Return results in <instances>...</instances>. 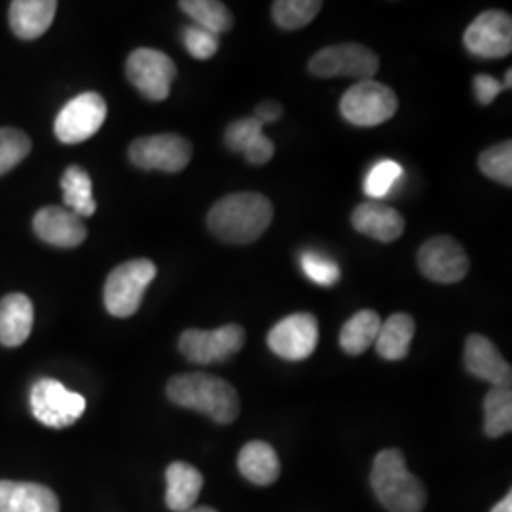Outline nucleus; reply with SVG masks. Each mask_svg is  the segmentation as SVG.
Here are the masks:
<instances>
[{
	"instance_id": "9d476101",
	"label": "nucleus",
	"mask_w": 512,
	"mask_h": 512,
	"mask_svg": "<svg viewBox=\"0 0 512 512\" xmlns=\"http://www.w3.org/2000/svg\"><path fill=\"white\" fill-rule=\"evenodd\" d=\"M129 160L147 171L179 173L192 160V145L175 133L139 137L129 145Z\"/></svg>"
},
{
	"instance_id": "0eeeda50",
	"label": "nucleus",
	"mask_w": 512,
	"mask_h": 512,
	"mask_svg": "<svg viewBox=\"0 0 512 512\" xmlns=\"http://www.w3.org/2000/svg\"><path fill=\"white\" fill-rule=\"evenodd\" d=\"M380 69V59L361 44H338L313 55L308 71L317 78H357L372 80Z\"/></svg>"
},
{
	"instance_id": "473e14b6",
	"label": "nucleus",
	"mask_w": 512,
	"mask_h": 512,
	"mask_svg": "<svg viewBox=\"0 0 512 512\" xmlns=\"http://www.w3.org/2000/svg\"><path fill=\"white\" fill-rule=\"evenodd\" d=\"M262 128L264 126L253 116L251 118H241V120H236L228 126L226 135H224V143H226V147L234 150V152H245L256 137L264 133Z\"/></svg>"
},
{
	"instance_id": "39448f33",
	"label": "nucleus",
	"mask_w": 512,
	"mask_h": 512,
	"mask_svg": "<svg viewBox=\"0 0 512 512\" xmlns=\"http://www.w3.org/2000/svg\"><path fill=\"white\" fill-rule=\"evenodd\" d=\"M399 99L391 88L376 80H361L344 93L342 116L357 128H376L395 116Z\"/></svg>"
},
{
	"instance_id": "b1692460",
	"label": "nucleus",
	"mask_w": 512,
	"mask_h": 512,
	"mask_svg": "<svg viewBox=\"0 0 512 512\" xmlns=\"http://www.w3.org/2000/svg\"><path fill=\"white\" fill-rule=\"evenodd\" d=\"M63 202L76 217L88 219L95 215L97 203L93 200L92 177L80 165H69L61 177Z\"/></svg>"
},
{
	"instance_id": "393cba45",
	"label": "nucleus",
	"mask_w": 512,
	"mask_h": 512,
	"mask_svg": "<svg viewBox=\"0 0 512 512\" xmlns=\"http://www.w3.org/2000/svg\"><path fill=\"white\" fill-rule=\"evenodd\" d=\"M382 317L372 310L357 311L340 332V346L348 355H363L374 346L382 327Z\"/></svg>"
},
{
	"instance_id": "5701e85b",
	"label": "nucleus",
	"mask_w": 512,
	"mask_h": 512,
	"mask_svg": "<svg viewBox=\"0 0 512 512\" xmlns=\"http://www.w3.org/2000/svg\"><path fill=\"white\" fill-rule=\"evenodd\" d=\"M416 334V323L408 313H393L382 323L374 342L376 351L385 361H403Z\"/></svg>"
},
{
	"instance_id": "f8f14e48",
	"label": "nucleus",
	"mask_w": 512,
	"mask_h": 512,
	"mask_svg": "<svg viewBox=\"0 0 512 512\" xmlns=\"http://www.w3.org/2000/svg\"><path fill=\"white\" fill-rule=\"evenodd\" d=\"M418 268L429 281L452 285L469 274L471 262L456 239L437 236L421 245L418 251Z\"/></svg>"
},
{
	"instance_id": "a211bd4d",
	"label": "nucleus",
	"mask_w": 512,
	"mask_h": 512,
	"mask_svg": "<svg viewBox=\"0 0 512 512\" xmlns=\"http://www.w3.org/2000/svg\"><path fill=\"white\" fill-rule=\"evenodd\" d=\"M351 222L357 232L382 243H391L401 238L404 232L403 215L380 202L361 203L353 211Z\"/></svg>"
},
{
	"instance_id": "f3484780",
	"label": "nucleus",
	"mask_w": 512,
	"mask_h": 512,
	"mask_svg": "<svg viewBox=\"0 0 512 512\" xmlns=\"http://www.w3.org/2000/svg\"><path fill=\"white\" fill-rule=\"evenodd\" d=\"M35 308L29 296L21 293L6 294L0 300V344L18 348L27 342L33 332Z\"/></svg>"
},
{
	"instance_id": "7c9ffc66",
	"label": "nucleus",
	"mask_w": 512,
	"mask_h": 512,
	"mask_svg": "<svg viewBox=\"0 0 512 512\" xmlns=\"http://www.w3.org/2000/svg\"><path fill=\"white\" fill-rule=\"evenodd\" d=\"M403 177V165L393 160H382L374 165L365 179V194L372 200H384L389 192L395 188V184Z\"/></svg>"
},
{
	"instance_id": "f257e3e1",
	"label": "nucleus",
	"mask_w": 512,
	"mask_h": 512,
	"mask_svg": "<svg viewBox=\"0 0 512 512\" xmlns=\"http://www.w3.org/2000/svg\"><path fill=\"white\" fill-rule=\"evenodd\" d=\"M274 220V205L258 192H236L215 203L207 215L213 236L224 243L247 245L260 238Z\"/></svg>"
},
{
	"instance_id": "9b49d317",
	"label": "nucleus",
	"mask_w": 512,
	"mask_h": 512,
	"mask_svg": "<svg viewBox=\"0 0 512 512\" xmlns=\"http://www.w3.org/2000/svg\"><path fill=\"white\" fill-rule=\"evenodd\" d=\"M245 344V330L224 325L215 330L188 329L179 338V349L194 365H215L236 355Z\"/></svg>"
},
{
	"instance_id": "4468645a",
	"label": "nucleus",
	"mask_w": 512,
	"mask_h": 512,
	"mask_svg": "<svg viewBox=\"0 0 512 512\" xmlns=\"http://www.w3.org/2000/svg\"><path fill=\"white\" fill-rule=\"evenodd\" d=\"M465 48L484 59H499L511 54L512 50V19L501 10L482 12L467 27L463 37Z\"/></svg>"
},
{
	"instance_id": "cd10ccee",
	"label": "nucleus",
	"mask_w": 512,
	"mask_h": 512,
	"mask_svg": "<svg viewBox=\"0 0 512 512\" xmlns=\"http://www.w3.org/2000/svg\"><path fill=\"white\" fill-rule=\"evenodd\" d=\"M321 8L323 2L319 0H277L272 4V16L277 27L285 31H298L310 25Z\"/></svg>"
},
{
	"instance_id": "58836bf2",
	"label": "nucleus",
	"mask_w": 512,
	"mask_h": 512,
	"mask_svg": "<svg viewBox=\"0 0 512 512\" xmlns=\"http://www.w3.org/2000/svg\"><path fill=\"white\" fill-rule=\"evenodd\" d=\"M503 86H505V90H509L512 86V71L509 69L507 71V76H505V82H503Z\"/></svg>"
},
{
	"instance_id": "bb28decb",
	"label": "nucleus",
	"mask_w": 512,
	"mask_h": 512,
	"mask_svg": "<svg viewBox=\"0 0 512 512\" xmlns=\"http://www.w3.org/2000/svg\"><path fill=\"white\" fill-rule=\"evenodd\" d=\"M512 429L511 387H492L484 399V433L499 439Z\"/></svg>"
},
{
	"instance_id": "ea45409f",
	"label": "nucleus",
	"mask_w": 512,
	"mask_h": 512,
	"mask_svg": "<svg viewBox=\"0 0 512 512\" xmlns=\"http://www.w3.org/2000/svg\"><path fill=\"white\" fill-rule=\"evenodd\" d=\"M186 512H217V511H213V509H211V507H198V509H190V511H186Z\"/></svg>"
},
{
	"instance_id": "423d86ee",
	"label": "nucleus",
	"mask_w": 512,
	"mask_h": 512,
	"mask_svg": "<svg viewBox=\"0 0 512 512\" xmlns=\"http://www.w3.org/2000/svg\"><path fill=\"white\" fill-rule=\"evenodd\" d=\"M29 403L33 416L52 429L71 427L86 410V399L80 393L69 391L52 378H42L31 387Z\"/></svg>"
},
{
	"instance_id": "c85d7f7f",
	"label": "nucleus",
	"mask_w": 512,
	"mask_h": 512,
	"mask_svg": "<svg viewBox=\"0 0 512 512\" xmlns=\"http://www.w3.org/2000/svg\"><path fill=\"white\" fill-rule=\"evenodd\" d=\"M480 171L495 183L512 186V143L505 141L501 145L488 148L478 158Z\"/></svg>"
},
{
	"instance_id": "4be33fe9",
	"label": "nucleus",
	"mask_w": 512,
	"mask_h": 512,
	"mask_svg": "<svg viewBox=\"0 0 512 512\" xmlns=\"http://www.w3.org/2000/svg\"><path fill=\"white\" fill-rule=\"evenodd\" d=\"M239 473L256 486H270L279 478L281 465L274 448L268 442L253 440L239 452Z\"/></svg>"
},
{
	"instance_id": "6ab92c4d",
	"label": "nucleus",
	"mask_w": 512,
	"mask_h": 512,
	"mask_svg": "<svg viewBox=\"0 0 512 512\" xmlns=\"http://www.w3.org/2000/svg\"><path fill=\"white\" fill-rule=\"evenodd\" d=\"M0 512H59V501L42 484L0 480Z\"/></svg>"
},
{
	"instance_id": "2f4dec72",
	"label": "nucleus",
	"mask_w": 512,
	"mask_h": 512,
	"mask_svg": "<svg viewBox=\"0 0 512 512\" xmlns=\"http://www.w3.org/2000/svg\"><path fill=\"white\" fill-rule=\"evenodd\" d=\"M300 266L306 277L321 287H332L340 279V266L329 256L315 253V251L302 253Z\"/></svg>"
},
{
	"instance_id": "72a5a7b5",
	"label": "nucleus",
	"mask_w": 512,
	"mask_h": 512,
	"mask_svg": "<svg viewBox=\"0 0 512 512\" xmlns=\"http://www.w3.org/2000/svg\"><path fill=\"white\" fill-rule=\"evenodd\" d=\"M183 42L188 54L192 55L194 59H202V61L211 59L219 50V37L205 29L196 27V25L184 29Z\"/></svg>"
},
{
	"instance_id": "f03ea898",
	"label": "nucleus",
	"mask_w": 512,
	"mask_h": 512,
	"mask_svg": "<svg viewBox=\"0 0 512 512\" xmlns=\"http://www.w3.org/2000/svg\"><path fill=\"white\" fill-rule=\"evenodd\" d=\"M167 397L171 403L202 412L220 425L238 420V391L234 385L211 374L192 372L171 378L167 384Z\"/></svg>"
},
{
	"instance_id": "412c9836",
	"label": "nucleus",
	"mask_w": 512,
	"mask_h": 512,
	"mask_svg": "<svg viewBox=\"0 0 512 512\" xmlns=\"http://www.w3.org/2000/svg\"><path fill=\"white\" fill-rule=\"evenodd\" d=\"M165 503L171 511L186 512L194 509L202 494L203 475L190 463L175 461L165 471Z\"/></svg>"
},
{
	"instance_id": "aec40b11",
	"label": "nucleus",
	"mask_w": 512,
	"mask_h": 512,
	"mask_svg": "<svg viewBox=\"0 0 512 512\" xmlns=\"http://www.w3.org/2000/svg\"><path fill=\"white\" fill-rule=\"evenodd\" d=\"M55 0H14L10 4V27L23 40H37L54 23Z\"/></svg>"
},
{
	"instance_id": "7ed1b4c3",
	"label": "nucleus",
	"mask_w": 512,
	"mask_h": 512,
	"mask_svg": "<svg viewBox=\"0 0 512 512\" xmlns=\"http://www.w3.org/2000/svg\"><path fill=\"white\" fill-rule=\"evenodd\" d=\"M370 486L389 512H421L427 501L420 478L408 471L399 450H384L376 456Z\"/></svg>"
},
{
	"instance_id": "f704fd0d",
	"label": "nucleus",
	"mask_w": 512,
	"mask_h": 512,
	"mask_svg": "<svg viewBox=\"0 0 512 512\" xmlns=\"http://www.w3.org/2000/svg\"><path fill=\"white\" fill-rule=\"evenodd\" d=\"M475 86L476 99L480 105H490L494 103L495 97L501 92H505L503 82L495 80L494 76L490 74H478L473 80Z\"/></svg>"
},
{
	"instance_id": "2eb2a0df",
	"label": "nucleus",
	"mask_w": 512,
	"mask_h": 512,
	"mask_svg": "<svg viewBox=\"0 0 512 512\" xmlns=\"http://www.w3.org/2000/svg\"><path fill=\"white\" fill-rule=\"evenodd\" d=\"M33 228L38 238L61 249L78 247L88 236V230L82 219L76 217L67 207H59V205L40 209L33 219Z\"/></svg>"
},
{
	"instance_id": "dca6fc26",
	"label": "nucleus",
	"mask_w": 512,
	"mask_h": 512,
	"mask_svg": "<svg viewBox=\"0 0 512 512\" xmlns=\"http://www.w3.org/2000/svg\"><path fill=\"white\" fill-rule=\"evenodd\" d=\"M465 366L467 370L492 387H509L512 380L511 365L501 357L494 342L482 334H471L465 342Z\"/></svg>"
},
{
	"instance_id": "1a4fd4ad",
	"label": "nucleus",
	"mask_w": 512,
	"mask_h": 512,
	"mask_svg": "<svg viewBox=\"0 0 512 512\" xmlns=\"http://www.w3.org/2000/svg\"><path fill=\"white\" fill-rule=\"evenodd\" d=\"M126 74L141 95L150 101H164L171 93V84L177 76V65L160 50L139 48L129 54Z\"/></svg>"
},
{
	"instance_id": "c756f323",
	"label": "nucleus",
	"mask_w": 512,
	"mask_h": 512,
	"mask_svg": "<svg viewBox=\"0 0 512 512\" xmlns=\"http://www.w3.org/2000/svg\"><path fill=\"white\" fill-rule=\"evenodd\" d=\"M31 139L25 131L16 128H0V175H6L21 164L31 152Z\"/></svg>"
},
{
	"instance_id": "c9c22d12",
	"label": "nucleus",
	"mask_w": 512,
	"mask_h": 512,
	"mask_svg": "<svg viewBox=\"0 0 512 512\" xmlns=\"http://www.w3.org/2000/svg\"><path fill=\"white\" fill-rule=\"evenodd\" d=\"M247 162L253 165L268 164L274 158L275 147L272 139H268L264 133L258 135L249 148L243 152Z\"/></svg>"
},
{
	"instance_id": "20e7f679",
	"label": "nucleus",
	"mask_w": 512,
	"mask_h": 512,
	"mask_svg": "<svg viewBox=\"0 0 512 512\" xmlns=\"http://www.w3.org/2000/svg\"><path fill=\"white\" fill-rule=\"evenodd\" d=\"M156 274V264L147 258H135L116 266L107 277L103 296L110 315L126 319L137 313Z\"/></svg>"
},
{
	"instance_id": "a878e982",
	"label": "nucleus",
	"mask_w": 512,
	"mask_h": 512,
	"mask_svg": "<svg viewBox=\"0 0 512 512\" xmlns=\"http://www.w3.org/2000/svg\"><path fill=\"white\" fill-rule=\"evenodd\" d=\"M179 8L186 16L194 19L196 27L205 29L217 37L234 27V18L230 10L226 8V4L217 0H183L179 2Z\"/></svg>"
},
{
	"instance_id": "6e6552de",
	"label": "nucleus",
	"mask_w": 512,
	"mask_h": 512,
	"mask_svg": "<svg viewBox=\"0 0 512 512\" xmlns=\"http://www.w3.org/2000/svg\"><path fill=\"white\" fill-rule=\"evenodd\" d=\"M107 120V103L95 92L76 95L55 118V137L63 145H78L101 129Z\"/></svg>"
},
{
	"instance_id": "ddd939ff",
	"label": "nucleus",
	"mask_w": 512,
	"mask_h": 512,
	"mask_svg": "<svg viewBox=\"0 0 512 512\" xmlns=\"http://www.w3.org/2000/svg\"><path fill=\"white\" fill-rule=\"evenodd\" d=\"M319 323L311 313H293L268 334V346L285 361H304L317 348Z\"/></svg>"
},
{
	"instance_id": "4c0bfd02",
	"label": "nucleus",
	"mask_w": 512,
	"mask_h": 512,
	"mask_svg": "<svg viewBox=\"0 0 512 512\" xmlns=\"http://www.w3.org/2000/svg\"><path fill=\"white\" fill-rule=\"evenodd\" d=\"M490 512H512V494L505 495Z\"/></svg>"
},
{
	"instance_id": "e433bc0d",
	"label": "nucleus",
	"mask_w": 512,
	"mask_h": 512,
	"mask_svg": "<svg viewBox=\"0 0 512 512\" xmlns=\"http://www.w3.org/2000/svg\"><path fill=\"white\" fill-rule=\"evenodd\" d=\"M281 116H283V107H281L279 103H275V101H262V103L256 107L255 116H253V118L264 126V124L277 122Z\"/></svg>"
}]
</instances>
